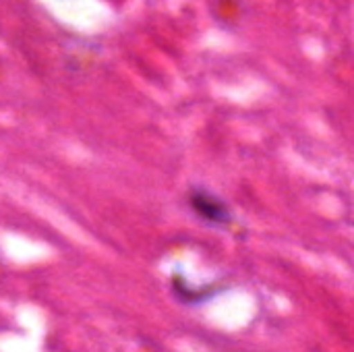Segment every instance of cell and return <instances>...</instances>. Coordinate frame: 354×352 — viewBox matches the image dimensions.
Returning a JSON list of instances; mask_svg holds the SVG:
<instances>
[{
    "instance_id": "6da1fadb",
    "label": "cell",
    "mask_w": 354,
    "mask_h": 352,
    "mask_svg": "<svg viewBox=\"0 0 354 352\" xmlns=\"http://www.w3.org/2000/svg\"><path fill=\"white\" fill-rule=\"evenodd\" d=\"M189 203L191 207L195 210V214L199 218H203L205 222H212V224H226L230 220V212L226 207V203L218 197H214L212 193L207 191H193L191 197H189Z\"/></svg>"
}]
</instances>
